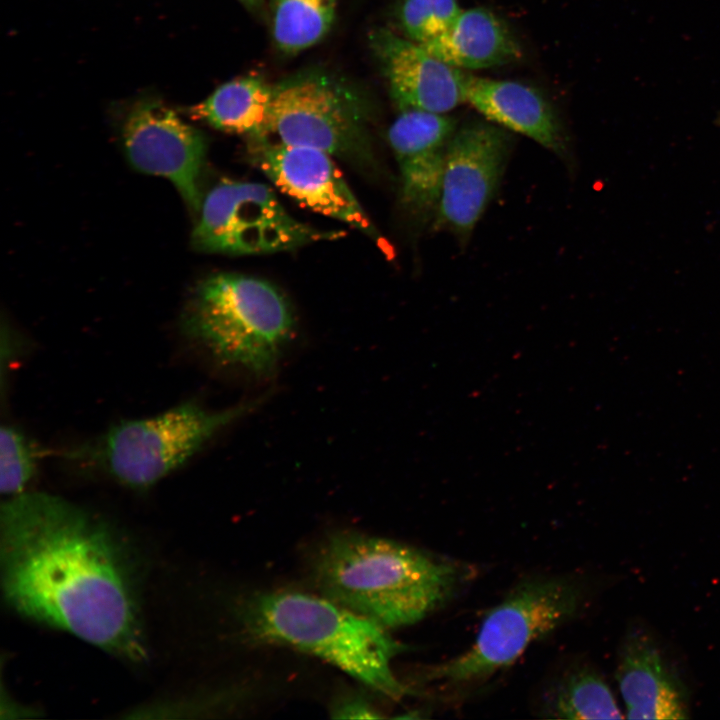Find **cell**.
Here are the masks:
<instances>
[{"mask_svg":"<svg viewBox=\"0 0 720 720\" xmlns=\"http://www.w3.org/2000/svg\"><path fill=\"white\" fill-rule=\"evenodd\" d=\"M104 521L50 493L9 497L0 511L8 604L131 662L147 658L138 591L126 551Z\"/></svg>","mask_w":720,"mask_h":720,"instance_id":"6da1fadb","label":"cell"},{"mask_svg":"<svg viewBox=\"0 0 720 720\" xmlns=\"http://www.w3.org/2000/svg\"><path fill=\"white\" fill-rule=\"evenodd\" d=\"M456 564L356 531L329 535L312 561L320 595L386 628L414 624L453 595Z\"/></svg>","mask_w":720,"mask_h":720,"instance_id":"7a4b0ae2","label":"cell"},{"mask_svg":"<svg viewBox=\"0 0 720 720\" xmlns=\"http://www.w3.org/2000/svg\"><path fill=\"white\" fill-rule=\"evenodd\" d=\"M256 640L317 656L385 696L409 693L391 664L407 647L388 629L322 595L279 590L257 593L240 611Z\"/></svg>","mask_w":720,"mask_h":720,"instance_id":"3957f363","label":"cell"},{"mask_svg":"<svg viewBox=\"0 0 720 720\" xmlns=\"http://www.w3.org/2000/svg\"><path fill=\"white\" fill-rule=\"evenodd\" d=\"M295 320L289 301L270 282L220 273L197 287L183 328L220 364L265 379L277 370Z\"/></svg>","mask_w":720,"mask_h":720,"instance_id":"277c9868","label":"cell"},{"mask_svg":"<svg viewBox=\"0 0 720 720\" xmlns=\"http://www.w3.org/2000/svg\"><path fill=\"white\" fill-rule=\"evenodd\" d=\"M257 402L210 410L189 401L152 417L121 421L97 440L90 455L120 484L147 489L185 464Z\"/></svg>","mask_w":720,"mask_h":720,"instance_id":"5b68a950","label":"cell"},{"mask_svg":"<svg viewBox=\"0 0 720 720\" xmlns=\"http://www.w3.org/2000/svg\"><path fill=\"white\" fill-rule=\"evenodd\" d=\"M581 601L580 587L567 578L540 577L517 585L488 612L472 646L431 667L426 680L464 684L510 666L532 642L573 617Z\"/></svg>","mask_w":720,"mask_h":720,"instance_id":"8992f818","label":"cell"},{"mask_svg":"<svg viewBox=\"0 0 720 720\" xmlns=\"http://www.w3.org/2000/svg\"><path fill=\"white\" fill-rule=\"evenodd\" d=\"M270 133L360 168L375 162L366 102L356 89L323 72L299 73L273 87Z\"/></svg>","mask_w":720,"mask_h":720,"instance_id":"52a82bcc","label":"cell"},{"mask_svg":"<svg viewBox=\"0 0 720 720\" xmlns=\"http://www.w3.org/2000/svg\"><path fill=\"white\" fill-rule=\"evenodd\" d=\"M200 209L192 244L203 252L274 253L339 235L297 220L261 183L223 180L203 198Z\"/></svg>","mask_w":720,"mask_h":720,"instance_id":"ba28073f","label":"cell"},{"mask_svg":"<svg viewBox=\"0 0 720 720\" xmlns=\"http://www.w3.org/2000/svg\"><path fill=\"white\" fill-rule=\"evenodd\" d=\"M511 138L492 122H473L451 137L433 224L466 242L493 198L509 156Z\"/></svg>","mask_w":720,"mask_h":720,"instance_id":"9c48e42d","label":"cell"},{"mask_svg":"<svg viewBox=\"0 0 720 720\" xmlns=\"http://www.w3.org/2000/svg\"><path fill=\"white\" fill-rule=\"evenodd\" d=\"M123 140L136 169L169 179L193 211L201 207L206 139L198 129L163 104L144 101L128 114Z\"/></svg>","mask_w":720,"mask_h":720,"instance_id":"30bf717a","label":"cell"},{"mask_svg":"<svg viewBox=\"0 0 720 720\" xmlns=\"http://www.w3.org/2000/svg\"><path fill=\"white\" fill-rule=\"evenodd\" d=\"M256 166L284 193L311 210L344 222L372 239L378 232L332 156L308 146L252 138Z\"/></svg>","mask_w":720,"mask_h":720,"instance_id":"8fae6325","label":"cell"},{"mask_svg":"<svg viewBox=\"0 0 720 720\" xmlns=\"http://www.w3.org/2000/svg\"><path fill=\"white\" fill-rule=\"evenodd\" d=\"M457 130L446 113L400 110L388 141L400 171L401 202L420 220L434 218L448 143Z\"/></svg>","mask_w":720,"mask_h":720,"instance_id":"7c38bea8","label":"cell"},{"mask_svg":"<svg viewBox=\"0 0 720 720\" xmlns=\"http://www.w3.org/2000/svg\"><path fill=\"white\" fill-rule=\"evenodd\" d=\"M370 44L399 110L447 113L465 102V72L421 44L385 28L371 34Z\"/></svg>","mask_w":720,"mask_h":720,"instance_id":"4fadbf2b","label":"cell"},{"mask_svg":"<svg viewBox=\"0 0 720 720\" xmlns=\"http://www.w3.org/2000/svg\"><path fill=\"white\" fill-rule=\"evenodd\" d=\"M616 679L628 718L688 717L686 689L647 632L633 630L627 634L619 654Z\"/></svg>","mask_w":720,"mask_h":720,"instance_id":"5bb4252c","label":"cell"},{"mask_svg":"<svg viewBox=\"0 0 720 720\" xmlns=\"http://www.w3.org/2000/svg\"><path fill=\"white\" fill-rule=\"evenodd\" d=\"M464 98L488 121L529 137L552 152L565 153L559 119L551 104L534 88L465 72Z\"/></svg>","mask_w":720,"mask_h":720,"instance_id":"9a60e30c","label":"cell"},{"mask_svg":"<svg viewBox=\"0 0 720 720\" xmlns=\"http://www.w3.org/2000/svg\"><path fill=\"white\" fill-rule=\"evenodd\" d=\"M421 45L461 70L501 66L521 57L520 45L507 25L482 7L462 10L446 33Z\"/></svg>","mask_w":720,"mask_h":720,"instance_id":"2e32d148","label":"cell"},{"mask_svg":"<svg viewBox=\"0 0 720 720\" xmlns=\"http://www.w3.org/2000/svg\"><path fill=\"white\" fill-rule=\"evenodd\" d=\"M272 100L273 87L244 76L222 84L190 112L216 129L257 138L269 134Z\"/></svg>","mask_w":720,"mask_h":720,"instance_id":"e0dca14e","label":"cell"},{"mask_svg":"<svg viewBox=\"0 0 720 720\" xmlns=\"http://www.w3.org/2000/svg\"><path fill=\"white\" fill-rule=\"evenodd\" d=\"M543 713L560 719H622L604 679L589 667L565 674L546 696Z\"/></svg>","mask_w":720,"mask_h":720,"instance_id":"ac0fdd59","label":"cell"},{"mask_svg":"<svg viewBox=\"0 0 720 720\" xmlns=\"http://www.w3.org/2000/svg\"><path fill=\"white\" fill-rule=\"evenodd\" d=\"M337 0H274L272 36L284 53L295 54L319 42L330 30Z\"/></svg>","mask_w":720,"mask_h":720,"instance_id":"d6986e66","label":"cell"},{"mask_svg":"<svg viewBox=\"0 0 720 720\" xmlns=\"http://www.w3.org/2000/svg\"><path fill=\"white\" fill-rule=\"evenodd\" d=\"M461 12L457 0H402L398 19L407 38L425 44L446 33Z\"/></svg>","mask_w":720,"mask_h":720,"instance_id":"ffe728a7","label":"cell"},{"mask_svg":"<svg viewBox=\"0 0 720 720\" xmlns=\"http://www.w3.org/2000/svg\"><path fill=\"white\" fill-rule=\"evenodd\" d=\"M39 453L32 441L13 426L0 432V488L8 497L24 492L37 468Z\"/></svg>","mask_w":720,"mask_h":720,"instance_id":"44dd1931","label":"cell"},{"mask_svg":"<svg viewBox=\"0 0 720 720\" xmlns=\"http://www.w3.org/2000/svg\"><path fill=\"white\" fill-rule=\"evenodd\" d=\"M334 718H382L380 711L360 694H346L339 697L331 707Z\"/></svg>","mask_w":720,"mask_h":720,"instance_id":"7402d4cb","label":"cell"},{"mask_svg":"<svg viewBox=\"0 0 720 720\" xmlns=\"http://www.w3.org/2000/svg\"><path fill=\"white\" fill-rule=\"evenodd\" d=\"M248 8H256L262 0H240Z\"/></svg>","mask_w":720,"mask_h":720,"instance_id":"603a6c76","label":"cell"}]
</instances>
